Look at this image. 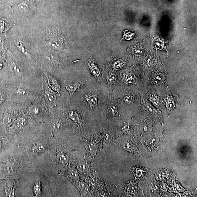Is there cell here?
Returning a JSON list of instances; mask_svg holds the SVG:
<instances>
[{"mask_svg": "<svg viewBox=\"0 0 197 197\" xmlns=\"http://www.w3.org/2000/svg\"><path fill=\"white\" fill-rule=\"evenodd\" d=\"M81 137L85 152V157L92 159L103 148L104 144L101 133L93 136Z\"/></svg>", "mask_w": 197, "mask_h": 197, "instance_id": "6da1fadb", "label": "cell"}, {"mask_svg": "<svg viewBox=\"0 0 197 197\" xmlns=\"http://www.w3.org/2000/svg\"><path fill=\"white\" fill-rule=\"evenodd\" d=\"M68 116L76 134L82 137L89 136L88 127L83 115L78 111L71 110Z\"/></svg>", "mask_w": 197, "mask_h": 197, "instance_id": "7a4b0ae2", "label": "cell"}, {"mask_svg": "<svg viewBox=\"0 0 197 197\" xmlns=\"http://www.w3.org/2000/svg\"><path fill=\"white\" fill-rule=\"evenodd\" d=\"M76 168L80 172L81 177L85 178L93 172L91 159L87 157L81 159L76 163Z\"/></svg>", "mask_w": 197, "mask_h": 197, "instance_id": "3957f363", "label": "cell"}, {"mask_svg": "<svg viewBox=\"0 0 197 197\" xmlns=\"http://www.w3.org/2000/svg\"><path fill=\"white\" fill-rule=\"evenodd\" d=\"M80 191L82 197H92L94 196V193L88 184L84 181L79 180L73 182Z\"/></svg>", "mask_w": 197, "mask_h": 197, "instance_id": "277c9868", "label": "cell"}, {"mask_svg": "<svg viewBox=\"0 0 197 197\" xmlns=\"http://www.w3.org/2000/svg\"><path fill=\"white\" fill-rule=\"evenodd\" d=\"M84 101L86 105L90 110L96 109L98 105V95L97 93H86L83 92Z\"/></svg>", "mask_w": 197, "mask_h": 197, "instance_id": "5b68a950", "label": "cell"}, {"mask_svg": "<svg viewBox=\"0 0 197 197\" xmlns=\"http://www.w3.org/2000/svg\"><path fill=\"white\" fill-rule=\"evenodd\" d=\"M87 65L92 75L99 83L101 80V74L94 60L92 58L89 59Z\"/></svg>", "mask_w": 197, "mask_h": 197, "instance_id": "8992f818", "label": "cell"}, {"mask_svg": "<svg viewBox=\"0 0 197 197\" xmlns=\"http://www.w3.org/2000/svg\"><path fill=\"white\" fill-rule=\"evenodd\" d=\"M88 84V82L77 81L68 84L66 87V89L69 92V99L70 100L76 92L78 91L84 85Z\"/></svg>", "mask_w": 197, "mask_h": 197, "instance_id": "52a82bcc", "label": "cell"}, {"mask_svg": "<svg viewBox=\"0 0 197 197\" xmlns=\"http://www.w3.org/2000/svg\"><path fill=\"white\" fill-rule=\"evenodd\" d=\"M44 73L47 77L50 88L55 93H59L61 89V85L60 82L57 79L48 74L46 71H44Z\"/></svg>", "mask_w": 197, "mask_h": 197, "instance_id": "ba28073f", "label": "cell"}, {"mask_svg": "<svg viewBox=\"0 0 197 197\" xmlns=\"http://www.w3.org/2000/svg\"><path fill=\"white\" fill-rule=\"evenodd\" d=\"M62 38L58 36L51 35L48 38V43L49 46L55 49L60 50L63 49V41Z\"/></svg>", "mask_w": 197, "mask_h": 197, "instance_id": "9c48e42d", "label": "cell"}, {"mask_svg": "<svg viewBox=\"0 0 197 197\" xmlns=\"http://www.w3.org/2000/svg\"><path fill=\"white\" fill-rule=\"evenodd\" d=\"M118 114V109L115 103L109 101L106 103V115L107 119L116 117Z\"/></svg>", "mask_w": 197, "mask_h": 197, "instance_id": "30bf717a", "label": "cell"}, {"mask_svg": "<svg viewBox=\"0 0 197 197\" xmlns=\"http://www.w3.org/2000/svg\"><path fill=\"white\" fill-rule=\"evenodd\" d=\"M70 154L67 151L59 150L56 154V160L60 164H66L69 163L70 160Z\"/></svg>", "mask_w": 197, "mask_h": 197, "instance_id": "8fae6325", "label": "cell"}, {"mask_svg": "<svg viewBox=\"0 0 197 197\" xmlns=\"http://www.w3.org/2000/svg\"><path fill=\"white\" fill-rule=\"evenodd\" d=\"M104 77L109 86L113 85L117 82V75L113 71L106 70L105 71Z\"/></svg>", "mask_w": 197, "mask_h": 197, "instance_id": "7c38bea8", "label": "cell"}, {"mask_svg": "<svg viewBox=\"0 0 197 197\" xmlns=\"http://www.w3.org/2000/svg\"><path fill=\"white\" fill-rule=\"evenodd\" d=\"M45 89V98L47 102L52 103L57 100V96L55 92L52 90L50 87H46Z\"/></svg>", "mask_w": 197, "mask_h": 197, "instance_id": "4fadbf2b", "label": "cell"}, {"mask_svg": "<svg viewBox=\"0 0 197 197\" xmlns=\"http://www.w3.org/2000/svg\"><path fill=\"white\" fill-rule=\"evenodd\" d=\"M9 68L12 73L18 77L23 75V71L19 65L15 62L10 61L9 64Z\"/></svg>", "mask_w": 197, "mask_h": 197, "instance_id": "5bb4252c", "label": "cell"}, {"mask_svg": "<svg viewBox=\"0 0 197 197\" xmlns=\"http://www.w3.org/2000/svg\"><path fill=\"white\" fill-rule=\"evenodd\" d=\"M15 42L19 50L21 51L23 54L30 58V55L28 51V47L23 43V41H20L18 39H15Z\"/></svg>", "mask_w": 197, "mask_h": 197, "instance_id": "9a60e30c", "label": "cell"}, {"mask_svg": "<svg viewBox=\"0 0 197 197\" xmlns=\"http://www.w3.org/2000/svg\"><path fill=\"white\" fill-rule=\"evenodd\" d=\"M16 120L15 117L11 114H7L3 119V124L6 126H9L13 124Z\"/></svg>", "mask_w": 197, "mask_h": 197, "instance_id": "2e32d148", "label": "cell"}, {"mask_svg": "<svg viewBox=\"0 0 197 197\" xmlns=\"http://www.w3.org/2000/svg\"><path fill=\"white\" fill-rule=\"evenodd\" d=\"M45 147L42 144H36L31 147L32 153L35 155L44 151Z\"/></svg>", "mask_w": 197, "mask_h": 197, "instance_id": "e0dca14e", "label": "cell"}, {"mask_svg": "<svg viewBox=\"0 0 197 197\" xmlns=\"http://www.w3.org/2000/svg\"><path fill=\"white\" fill-rule=\"evenodd\" d=\"M26 120L23 117H20L15 120L13 123V125L16 128H20L26 125Z\"/></svg>", "mask_w": 197, "mask_h": 197, "instance_id": "ac0fdd59", "label": "cell"}, {"mask_svg": "<svg viewBox=\"0 0 197 197\" xmlns=\"http://www.w3.org/2000/svg\"><path fill=\"white\" fill-rule=\"evenodd\" d=\"M134 98L131 94H127L125 95L123 98V101L125 104H131L133 102Z\"/></svg>", "mask_w": 197, "mask_h": 197, "instance_id": "d6986e66", "label": "cell"}, {"mask_svg": "<svg viewBox=\"0 0 197 197\" xmlns=\"http://www.w3.org/2000/svg\"><path fill=\"white\" fill-rule=\"evenodd\" d=\"M125 63L121 61H117L114 62L112 64V68L115 70H118L123 67Z\"/></svg>", "mask_w": 197, "mask_h": 197, "instance_id": "ffe728a7", "label": "cell"}, {"mask_svg": "<svg viewBox=\"0 0 197 197\" xmlns=\"http://www.w3.org/2000/svg\"><path fill=\"white\" fill-rule=\"evenodd\" d=\"M150 100L152 101V104L156 107H158L160 104V101L157 95L154 94L151 95L150 97Z\"/></svg>", "mask_w": 197, "mask_h": 197, "instance_id": "44dd1931", "label": "cell"}, {"mask_svg": "<svg viewBox=\"0 0 197 197\" xmlns=\"http://www.w3.org/2000/svg\"><path fill=\"white\" fill-rule=\"evenodd\" d=\"M166 106L168 109H171L174 107V103L172 98L169 96H168L166 100Z\"/></svg>", "mask_w": 197, "mask_h": 197, "instance_id": "7402d4cb", "label": "cell"}, {"mask_svg": "<svg viewBox=\"0 0 197 197\" xmlns=\"http://www.w3.org/2000/svg\"><path fill=\"white\" fill-rule=\"evenodd\" d=\"M41 184L40 182H38L35 185L34 187V192L36 196L40 195L41 192Z\"/></svg>", "mask_w": 197, "mask_h": 197, "instance_id": "603a6c76", "label": "cell"}, {"mask_svg": "<svg viewBox=\"0 0 197 197\" xmlns=\"http://www.w3.org/2000/svg\"><path fill=\"white\" fill-rule=\"evenodd\" d=\"M16 93L17 94L22 96H25L28 95L29 93V92L25 89L19 88L17 90Z\"/></svg>", "mask_w": 197, "mask_h": 197, "instance_id": "cb8c5ba5", "label": "cell"}, {"mask_svg": "<svg viewBox=\"0 0 197 197\" xmlns=\"http://www.w3.org/2000/svg\"><path fill=\"white\" fill-rule=\"evenodd\" d=\"M163 77L161 74H158L155 76L154 79V82L155 83L158 84L161 83L163 80Z\"/></svg>", "mask_w": 197, "mask_h": 197, "instance_id": "d4e9b609", "label": "cell"}, {"mask_svg": "<svg viewBox=\"0 0 197 197\" xmlns=\"http://www.w3.org/2000/svg\"><path fill=\"white\" fill-rule=\"evenodd\" d=\"M144 106H145L147 108V109L149 112H155V109H154V108L152 107V106L150 103L147 102V101H144Z\"/></svg>", "mask_w": 197, "mask_h": 197, "instance_id": "484cf974", "label": "cell"}, {"mask_svg": "<svg viewBox=\"0 0 197 197\" xmlns=\"http://www.w3.org/2000/svg\"><path fill=\"white\" fill-rule=\"evenodd\" d=\"M31 112L34 115H37L40 112V109L38 106H34L31 108Z\"/></svg>", "mask_w": 197, "mask_h": 197, "instance_id": "4316f807", "label": "cell"}, {"mask_svg": "<svg viewBox=\"0 0 197 197\" xmlns=\"http://www.w3.org/2000/svg\"><path fill=\"white\" fill-rule=\"evenodd\" d=\"M136 78V76L133 73L129 72L127 73L125 75L123 80L125 79H135Z\"/></svg>", "mask_w": 197, "mask_h": 197, "instance_id": "83f0119b", "label": "cell"}, {"mask_svg": "<svg viewBox=\"0 0 197 197\" xmlns=\"http://www.w3.org/2000/svg\"><path fill=\"white\" fill-rule=\"evenodd\" d=\"M134 33H132L129 31L127 32L125 31L124 35L123 37L127 40H130V39L133 38V36H134Z\"/></svg>", "mask_w": 197, "mask_h": 197, "instance_id": "f1b7e54d", "label": "cell"}, {"mask_svg": "<svg viewBox=\"0 0 197 197\" xmlns=\"http://www.w3.org/2000/svg\"><path fill=\"white\" fill-rule=\"evenodd\" d=\"M155 48L157 49H161L163 47V42L159 40L155 41Z\"/></svg>", "mask_w": 197, "mask_h": 197, "instance_id": "f546056e", "label": "cell"}, {"mask_svg": "<svg viewBox=\"0 0 197 197\" xmlns=\"http://www.w3.org/2000/svg\"><path fill=\"white\" fill-rule=\"evenodd\" d=\"M123 80L124 82L127 85H134L135 83V79H125Z\"/></svg>", "mask_w": 197, "mask_h": 197, "instance_id": "4dcf8cb0", "label": "cell"}, {"mask_svg": "<svg viewBox=\"0 0 197 197\" xmlns=\"http://www.w3.org/2000/svg\"><path fill=\"white\" fill-rule=\"evenodd\" d=\"M133 53L136 55H141L142 53V51L141 49L136 48L133 50Z\"/></svg>", "mask_w": 197, "mask_h": 197, "instance_id": "1f68e13d", "label": "cell"}, {"mask_svg": "<svg viewBox=\"0 0 197 197\" xmlns=\"http://www.w3.org/2000/svg\"><path fill=\"white\" fill-rule=\"evenodd\" d=\"M3 48V44L1 43V42L0 41V52L2 50Z\"/></svg>", "mask_w": 197, "mask_h": 197, "instance_id": "d6a6232c", "label": "cell"}, {"mask_svg": "<svg viewBox=\"0 0 197 197\" xmlns=\"http://www.w3.org/2000/svg\"><path fill=\"white\" fill-rule=\"evenodd\" d=\"M2 64L1 63H0V69H1L2 67Z\"/></svg>", "mask_w": 197, "mask_h": 197, "instance_id": "836d02e7", "label": "cell"}, {"mask_svg": "<svg viewBox=\"0 0 197 197\" xmlns=\"http://www.w3.org/2000/svg\"><path fill=\"white\" fill-rule=\"evenodd\" d=\"M1 141H0V149H1Z\"/></svg>", "mask_w": 197, "mask_h": 197, "instance_id": "e575fe53", "label": "cell"}]
</instances>
